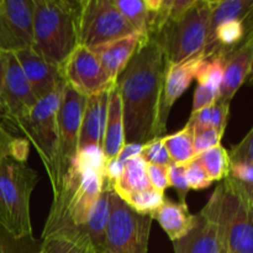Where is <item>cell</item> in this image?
<instances>
[{
	"instance_id": "cell-1",
	"label": "cell",
	"mask_w": 253,
	"mask_h": 253,
	"mask_svg": "<svg viewBox=\"0 0 253 253\" xmlns=\"http://www.w3.org/2000/svg\"><path fill=\"white\" fill-rule=\"evenodd\" d=\"M167 61L153 40L142 37L125 69L116 79L123 106L125 143L145 145L163 137L160 132L161 99Z\"/></svg>"
},
{
	"instance_id": "cell-2",
	"label": "cell",
	"mask_w": 253,
	"mask_h": 253,
	"mask_svg": "<svg viewBox=\"0 0 253 253\" xmlns=\"http://www.w3.org/2000/svg\"><path fill=\"white\" fill-rule=\"evenodd\" d=\"M82 0H34L32 49L61 68L79 46Z\"/></svg>"
},
{
	"instance_id": "cell-3",
	"label": "cell",
	"mask_w": 253,
	"mask_h": 253,
	"mask_svg": "<svg viewBox=\"0 0 253 253\" xmlns=\"http://www.w3.org/2000/svg\"><path fill=\"white\" fill-rule=\"evenodd\" d=\"M104 187L105 180L101 173L83 169L73 163L53 193L41 237L83 226Z\"/></svg>"
},
{
	"instance_id": "cell-4",
	"label": "cell",
	"mask_w": 253,
	"mask_h": 253,
	"mask_svg": "<svg viewBox=\"0 0 253 253\" xmlns=\"http://www.w3.org/2000/svg\"><path fill=\"white\" fill-rule=\"evenodd\" d=\"M39 174L27 163L0 161V224L17 240L34 241L30 200Z\"/></svg>"
},
{
	"instance_id": "cell-5",
	"label": "cell",
	"mask_w": 253,
	"mask_h": 253,
	"mask_svg": "<svg viewBox=\"0 0 253 253\" xmlns=\"http://www.w3.org/2000/svg\"><path fill=\"white\" fill-rule=\"evenodd\" d=\"M212 0H194V4L174 20L163 25L151 40L162 49L168 64H178L203 53L209 31Z\"/></svg>"
},
{
	"instance_id": "cell-6",
	"label": "cell",
	"mask_w": 253,
	"mask_h": 253,
	"mask_svg": "<svg viewBox=\"0 0 253 253\" xmlns=\"http://www.w3.org/2000/svg\"><path fill=\"white\" fill-rule=\"evenodd\" d=\"M216 188L226 253H253V198L229 177Z\"/></svg>"
},
{
	"instance_id": "cell-7",
	"label": "cell",
	"mask_w": 253,
	"mask_h": 253,
	"mask_svg": "<svg viewBox=\"0 0 253 253\" xmlns=\"http://www.w3.org/2000/svg\"><path fill=\"white\" fill-rule=\"evenodd\" d=\"M64 81L52 93L40 99L36 105L19 121L14 124L15 127L21 131L30 145L36 148L42 163H43L48 179L53 175L54 160L58 145V127L57 114L63 94Z\"/></svg>"
},
{
	"instance_id": "cell-8",
	"label": "cell",
	"mask_w": 253,
	"mask_h": 253,
	"mask_svg": "<svg viewBox=\"0 0 253 253\" xmlns=\"http://www.w3.org/2000/svg\"><path fill=\"white\" fill-rule=\"evenodd\" d=\"M109 205L105 239L99 253H148L152 216L135 212L111 189Z\"/></svg>"
},
{
	"instance_id": "cell-9",
	"label": "cell",
	"mask_w": 253,
	"mask_h": 253,
	"mask_svg": "<svg viewBox=\"0 0 253 253\" xmlns=\"http://www.w3.org/2000/svg\"><path fill=\"white\" fill-rule=\"evenodd\" d=\"M86 98L88 96L76 90L64 82L63 94L57 114V127H58L57 155L54 160L53 175L49 179L52 193L58 189L62 178L73 166L78 153L79 131H81L82 116H83Z\"/></svg>"
},
{
	"instance_id": "cell-10",
	"label": "cell",
	"mask_w": 253,
	"mask_h": 253,
	"mask_svg": "<svg viewBox=\"0 0 253 253\" xmlns=\"http://www.w3.org/2000/svg\"><path fill=\"white\" fill-rule=\"evenodd\" d=\"M114 0H82L79 44L94 48L133 34Z\"/></svg>"
},
{
	"instance_id": "cell-11",
	"label": "cell",
	"mask_w": 253,
	"mask_h": 253,
	"mask_svg": "<svg viewBox=\"0 0 253 253\" xmlns=\"http://www.w3.org/2000/svg\"><path fill=\"white\" fill-rule=\"evenodd\" d=\"M219 209L220 197L216 188L205 207L194 215L192 229L173 241L174 253H226Z\"/></svg>"
},
{
	"instance_id": "cell-12",
	"label": "cell",
	"mask_w": 253,
	"mask_h": 253,
	"mask_svg": "<svg viewBox=\"0 0 253 253\" xmlns=\"http://www.w3.org/2000/svg\"><path fill=\"white\" fill-rule=\"evenodd\" d=\"M15 53L0 52L1 116L14 125L37 103Z\"/></svg>"
},
{
	"instance_id": "cell-13",
	"label": "cell",
	"mask_w": 253,
	"mask_h": 253,
	"mask_svg": "<svg viewBox=\"0 0 253 253\" xmlns=\"http://www.w3.org/2000/svg\"><path fill=\"white\" fill-rule=\"evenodd\" d=\"M34 0H0V52L32 48Z\"/></svg>"
},
{
	"instance_id": "cell-14",
	"label": "cell",
	"mask_w": 253,
	"mask_h": 253,
	"mask_svg": "<svg viewBox=\"0 0 253 253\" xmlns=\"http://www.w3.org/2000/svg\"><path fill=\"white\" fill-rule=\"evenodd\" d=\"M61 71L63 81L86 96L108 90L114 85L106 77L94 52L81 44L67 58Z\"/></svg>"
},
{
	"instance_id": "cell-15",
	"label": "cell",
	"mask_w": 253,
	"mask_h": 253,
	"mask_svg": "<svg viewBox=\"0 0 253 253\" xmlns=\"http://www.w3.org/2000/svg\"><path fill=\"white\" fill-rule=\"evenodd\" d=\"M203 59H204V54L200 53L193 58L182 62V63L168 64L167 66L165 81H163L160 119H158V126H160V132L162 136L167 130V121L172 106L189 88L193 79L197 76L198 68Z\"/></svg>"
},
{
	"instance_id": "cell-16",
	"label": "cell",
	"mask_w": 253,
	"mask_h": 253,
	"mask_svg": "<svg viewBox=\"0 0 253 253\" xmlns=\"http://www.w3.org/2000/svg\"><path fill=\"white\" fill-rule=\"evenodd\" d=\"M252 62L253 36L222 58V79L216 101L231 104L234 96L251 74Z\"/></svg>"
},
{
	"instance_id": "cell-17",
	"label": "cell",
	"mask_w": 253,
	"mask_h": 253,
	"mask_svg": "<svg viewBox=\"0 0 253 253\" xmlns=\"http://www.w3.org/2000/svg\"><path fill=\"white\" fill-rule=\"evenodd\" d=\"M15 56L37 100L52 93L63 82L61 68L42 59L32 48L15 52Z\"/></svg>"
},
{
	"instance_id": "cell-18",
	"label": "cell",
	"mask_w": 253,
	"mask_h": 253,
	"mask_svg": "<svg viewBox=\"0 0 253 253\" xmlns=\"http://www.w3.org/2000/svg\"><path fill=\"white\" fill-rule=\"evenodd\" d=\"M141 39H142V35L133 32L115 41H110L108 43L90 48L98 58L106 77L113 84L116 83L118 77L125 69L126 64L133 56Z\"/></svg>"
},
{
	"instance_id": "cell-19",
	"label": "cell",
	"mask_w": 253,
	"mask_h": 253,
	"mask_svg": "<svg viewBox=\"0 0 253 253\" xmlns=\"http://www.w3.org/2000/svg\"><path fill=\"white\" fill-rule=\"evenodd\" d=\"M108 90L86 98L79 131L78 151L88 146H100L108 111Z\"/></svg>"
},
{
	"instance_id": "cell-20",
	"label": "cell",
	"mask_w": 253,
	"mask_h": 253,
	"mask_svg": "<svg viewBox=\"0 0 253 253\" xmlns=\"http://www.w3.org/2000/svg\"><path fill=\"white\" fill-rule=\"evenodd\" d=\"M125 145L124 135L123 106L118 86L114 84L108 90V111H106L105 126L100 147L105 160H111L118 156L123 146Z\"/></svg>"
},
{
	"instance_id": "cell-21",
	"label": "cell",
	"mask_w": 253,
	"mask_h": 253,
	"mask_svg": "<svg viewBox=\"0 0 253 253\" xmlns=\"http://www.w3.org/2000/svg\"><path fill=\"white\" fill-rule=\"evenodd\" d=\"M151 216L157 220L172 242L184 236L194 224V215L190 214L187 204L174 203L167 198Z\"/></svg>"
},
{
	"instance_id": "cell-22",
	"label": "cell",
	"mask_w": 253,
	"mask_h": 253,
	"mask_svg": "<svg viewBox=\"0 0 253 253\" xmlns=\"http://www.w3.org/2000/svg\"><path fill=\"white\" fill-rule=\"evenodd\" d=\"M40 249L43 253H98L82 226L42 237Z\"/></svg>"
},
{
	"instance_id": "cell-23",
	"label": "cell",
	"mask_w": 253,
	"mask_h": 253,
	"mask_svg": "<svg viewBox=\"0 0 253 253\" xmlns=\"http://www.w3.org/2000/svg\"><path fill=\"white\" fill-rule=\"evenodd\" d=\"M148 188H151V184L147 174V162L141 156H136L126 161L123 173L113 183L110 189L124 200L130 194Z\"/></svg>"
},
{
	"instance_id": "cell-24",
	"label": "cell",
	"mask_w": 253,
	"mask_h": 253,
	"mask_svg": "<svg viewBox=\"0 0 253 253\" xmlns=\"http://www.w3.org/2000/svg\"><path fill=\"white\" fill-rule=\"evenodd\" d=\"M253 17V0H212L207 41L225 22Z\"/></svg>"
},
{
	"instance_id": "cell-25",
	"label": "cell",
	"mask_w": 253,
	"mask_h": 253,
	"mask_svg": "<svg viewBox=\"0 0 253 253\" xmlns=\"http://www.w3.org/2000/svg\"><path fill=\"white\" fill-rule=\"evenodd\" d=\"M109 194H110V188L105 184L103 192L100 193L98 199L94 203L85 224L82 226L98 253L100 252L101 247H103L106 226H108L109 221V210H110Z\"/></svg>"
},
{
	"instance_id": "cell-26",
	"label": "cell",
	"mask_w": 253,
	"mask_h": 253,
	"mask_svg": "<svg viewBox=\"0 0 253 253\" xmlns=\"http://www.w3.org/2000/svg\"><path fill=\"white\" fill-rule=\"evenodd\" d=\"M162 143L167 150L172 163L185 166L195 158L194 148H193L192 126L189 123L185 124L184 127L178 132L169 136H163Z\"/></svg>"
},
{
	"instance_id": "cell-27",
	"label": "cell",
	"mask_w": 253,
	"mask_h": 253,
	"mask_svg": "<svg viewBox=\"0 0 253 253\" xmlns=\"http://www.w3.org/2000/svg\"><path fill=\"white\" fill-rule=\"evenodd\" d=\"M197 160L199 161L212 182L222 180L229 173V153L226 148L221 146V143L200 153L199 156H197Z\"/></svg>"
},
{
	"instance_id": "cell-28",
	"label": "cell",
	"mask_w": 253,
	"mask_h": 253,
	"mask_svg": "<svg viewBox=\"0 0 253 253\" xmlns=\"http://www.w3.org/2000/svg\"><path fill=\"white\" fill-rule=\"evenodd\" d=\"M114 4L133 31L145 37L150 17L145 0H114Z\"/></svg>"
},
{
	"instance_id": "cell-29",
	"label": "cell",
	"mask_w": 253,
	"mask_h": 253,
	"mask_svg": "<svg viewBox=\"0 0 253 253\" xmlns=\"http://www.w3.org/2000/svg\"><path fill=\"white\" fill-rule=\"evenodd\" d=\"M165 199V193L158 192L151 187L148 189L130 194L124 199V202L137 214L152 215L162 205Z\"/></svg>"
},
{
	"instance_id": "cell-30",
	"label": "cell",
	"mask_w": 253,
	"mask_h": 253,
	"mask_svg": "<svg viewBox=\"0 0 253 253\" xmlns=\"http://www.w3.org/2000/svg\"><path fill=\"white\" fill-rule=\"evenodd\" d=\"M222 66H224L222 59L219 57H210V58L204 57L195 76L198 84L219 93L222 79Z\"/></svg>"
},
{
	"instance_id": "cell-31",
	"label": "cell",
	"mask_w": 253,
	"mask_h": 253,
	"mask_svg": "<svg viewBox=\"0 0 253 253\" xmlns=\"http://www.w3.org/2000/svg\"><path fill=\"white\" fill-rule=\"evenodd\" d=\"M192 136H193V148H194L195 157L203 153L209 148L220 145L222 136L210 126H199L192 125Z\"/></svg>"
},
{
	"instance_id": "cell-32",
	"label": "cell",
	"mask_w": 253,
	"mask_h": 253,
	"mask_svg": "<svg viewBox=\"0 0 253 253\" xmlns=\"http://www.w3.org/2000/svg\"><path fill=\"white\" fill-rule=\"evenodd\" d=\"M105 161L100 146H88V147L78 151L73 163H76L78 167L83 168V169L94 170V172L103 174Z\"/></svg>"
},
{
	"instance_id": "cell-33",
	"label": "cell",
	"mask_w": 253,
	"mask_h": 253,
	"mask_svg": "<svg viewBox=\"0 0 253 253\" xmlns=\"http://www.w3.org/2000/svg\"><path fill=\"white\" fill-rule=\"evenodd\" d=\"M36 240H17L0 224V253H32L36 251Z\"/></svg>"
},
{
	"instance_id": "cell-34",
	"label": "cell",
	"mask_w": 253,
	"mask_h": 253,
	"mask_svg": "<svg viewBox=\"0 0 253 253\" xmlns=\"http://www.w3.org/2000/svg\"><path fill=\"white\" fill-rule=\"evenodd\" d=\"M184 173L189 189L203 190L207 189L212 184V180L207 174V172L199 163V161L197 160V157L184 166Z\"/></svg>"
},
{
	"instance_id": "cell-35",
	"label": "cell",
	"mask_w": 253,
	"mask_h": 253,
	"mask_svg": "<svg viewBox=\"0 0 253 253\" xmlns=\"http://www.w3.org/2000/svg\"><path fill=\"white\" fill-rule=\"evenodd\" d=\"M141 157L147 162V165L168 166L169 163H172L167 150L162 143V137L153 138V140L146 142L142 147Z\"/></svg>"
},
{
	"instance_id": "cell-36",
	"label": "cell",
	"mask_w": 253,
	"mask_h": 253,
	"mask_svg": "<svg viewBox=\"0 0 253 253\" xmlns=\"http://www.w3.org/2000/svg\"><path fill=\"white\" fill-rule=\"evenodd\" d=\"M229 153L230 163H244V165H253V128H250L247 135L234 145Z\"/></svg>"
},
{
	"instance_id": "cell-37",
	"label": "cell",
	"mask_w": 253,
	"mask_h": 253,
	"mask_svg": "<svg viewBox=\"0 0 253 253\" xmlns=\"http://www.w3.org/2000/svg\"><path fill=\"white\" fill-rule=\"evenodd\" d=\"M226 177L235 180L250 197L253 198V165L230 163Z\"/></svg>"
},
{
	"instance_id": "cell-38",
	"label": "cell",
	"mask_w": 253,
	"mask_h": 253,
	"mask_svg": "<svg viewBox=\"0 0 253 253\" xmlns=\"http://www.w3.org/2000/svg\"><path fill=\"white\" fill-rule=\"evenodd\" d=\"M168 169V180H169V187L177 192L178 198H179V203L182 204H187L185 199H187L188 192H189V185L187 183V178H185L184 173V166L175 165V163H169L167 166Z\"/></svg>"
},
{
	"instance_id": "cell-39",
	"label": "cell",
	"mask_w": 253,
	"mask_h": 253,
	"mask_svg": "<svg viewBox=\"0 0 253 253\" xmlns=\"http://www.w3.org/2000/svg\"><path fill=\"white\" fill-rule=\"evenodd\" d=\"M147 174L148 179H150V184L153 189L165 193L166 189L169 188L167 166L147 165Z\"/></svg>"
},
{
	"instance_id": "cell-40",
	"label": "cell",
	"mask_w": 253,
	"mask_h": 253,
	"mask_svg": "<svg viewBox=\"0 0 253 253\" xmlns=\"http://www.w3.org/2000/svg\"><path fill=\"white\" fill-rule=\"evenodd\" d=\"M229 114H230V104L216 101V103L212 105L211 124H210V125H211L212 127H214L221 136H224L225 130H226Z\"/></svg>"
},
{
	"instance_id": "cell-41",
	"label": "cell",
	"mask_w": 253,
	"mask_h": 253,
	"mask_svg": "<svg viewBox=\"0 0 253 253\" xmlns=\"http://www.w3.org/2000/svg\"><path fill=\"white\" fill-rule=\"evenodd\" d=\"M217 100V93L211 90V89L207 88L204 85H199L198 84L194 91V99H193V110L192 113H197V111L202 110V109L207 108V106L212 105L216 103Z\"/></svg>"
},
{
	"instance_id": "cell-42",
	"label": "cell",
	"mask_w": 253,
	"mask_h": 253,
	"mask_svg": "<svg viewBox=\"0 0 253 253\" xmlns=\"http://www.w3.org/2000/svg\"><path fill=\"white\" fill-rule=\"evenodd\" d=\"M15 140H16V137L10 135L0 121V161L11 157Z\"/></svg>"
},
{
	"instance_id": "cell-43",
	"label": "cell",
	"mask_w": 253,
	"mask_h": 253,
	"mask_svg": "<svg viewBox=\"0 0 253 253\" xmlns=\"http://www.w3.org/2000/svg\"><path fill=\"white\" fill-rule=\"evenodd\" d=\"M214 105V104H212ZM212 105L207 106V108L202 109V110L197 111V113H192L188 123L192 125H199V126H210L211 124V109Z\"/></svg>"
},
{
	"instance_id": "cell-44",
	"label": "cell",
	"mask_w": 253,
	"mask_h": 253,
	"mask_svg": "<svg viewBox=\"0 0 253 253\" xmlns=\"http://www.w3.org/2000/svg\"><path fill=\"white\" fill-rule=\"evenodd\" d=\"M142 147L143 145H140V143H125V145L123 146V148L120 150V152L118 153L116 158H118L121 163H125L126 161L130 160V158L136 157V156H141Z\"/></svg>"
},
{
	"instance_id": "cell-45",
	"label": "cell",
	"mask_w": 253,
	"mask_h": 253,
	"mask_svg": "<svg viewBox=\"0 0 253 253\" xmlns=\"http://www.w3.org/2000/svg\"><path fill=\"white\" fill-rule=\"evenodd\" d=\"M32 253H43V252H42V250L40 249V246H39V249H37L36 251H35V252H32Z\"/></svg>"
},
{
	"instance_id": "cell-46",
	"label": "cell",
	"mask_w": 253,
	"mask_h": 253,
	"mask_svg": "<svg viewBox=\"0 0 253 253\" xmlns=\"http://www.w3.org/2000/svg\"><path fill=\"white\" fill-rule=\"evenodd\" d=\"M1 111H2V109H1V104H0V118H1Z\"/></svg>"
}]
</instances>
